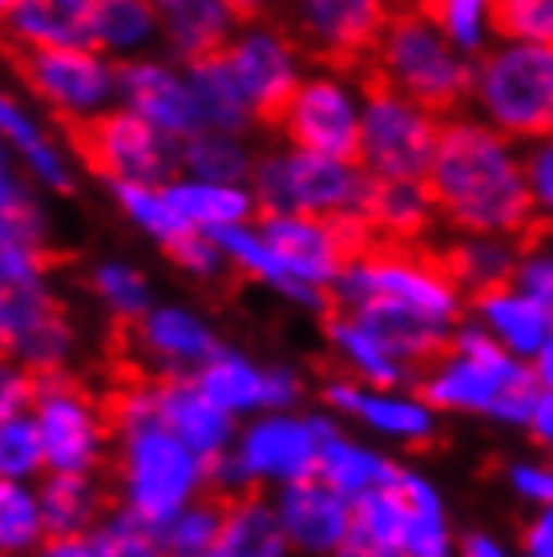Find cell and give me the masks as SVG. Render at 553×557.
Listing matches in <instances>:
<instances>
[{
  "mask_svg": "<svg viewBox=\"0 0 553 557\" xmlns=\"http://www.w3.org/2000/svg\"><path fill=\"white\" fill-rule=\"evenodd\" d=\"M457 557H513V554L497 542V537H493V533L472 530L457 542Z\"/></svg>",
  "mask_w": 553,
  "mask_h": 557,
  "instance_id": "obj_44",
  "label": "cell"
},
{
  "mask_svg": "<svg viewBox=\"0 0 553 557\" xmlns=\"http://www.w3.org/2000/svg\"><path fill=\"white\" fill-rule=\"evenodd\" d=\"M94 292L118 315H146V278L138 271H130V267H101L94 275Z\"/></svg>",
  "mask_w": 553,
  "mask_h": 557,
  "instance_id": "obj_37",
  "label": "cell"
},
{
  "mask_svg": "<svg viewBox=\"0 0 553 557\" xmlns=\"http://www.w3.org/2000/svg\"><path fill=\"white\" fill-rule=\"evenodd\" d=\"M335 557H401V554H392L384 545H372L368 537H360V533H347V542L335 549Z\"/></svg>",
  "mask_w": 553,
  "mask_h": 557,
  "instance_id": "obj_48",
  "label": "cell"
},
{
  "mask_svg": "<svg viewBox=\"0 0 553 557\" xmlns=\"http://www.w3.org/2000/svg\"><path fill=\"white\" fill-rule=\"evenodd\" d=\"M222 9L235 16V25H250V28H263L271 25L283 9V0H222Z\"/></svg>",
  "mask_w": 553,
  "mask_h": 557,
  "instance_id": "obj_43",
  "label": "cell"
},
{
  "mask_svg": "<svg viewBox=\"0 0 553 557\" xmlns=\"http://www.w3.org/2000/svg\"><path fill=\"white\" fill-rule=\"evenodd\" d=\"M73 348L70 307L37 287V278H0V356L25 368L65 363Z\"/></svg>",
  "mask_w": 553,
  "mask_h": 557,
  "instance_id": "obj_11",
  "label": "cell"
},
{
  "mask_svg": "<svg viewBox=\"0 0 553 557\" xmlns=\"http://www.w3.org/2000/svg\"><path fill=\"white\" fill-rule=\"evenodd\" d=\"M255 219L267 214H360L372 195V174L319 153H267L255 162Z\"/></svg>",
  "mask_w": 553,
  "mask_h": 557,
  "instance_id": "obj_8",
  "label": "cell"
},
{
  "mask_svg": "<svg viewBox=\"0 0 553 557\" xmlns=\"http://www.w3.org/2000/svg\"><path fill=\"white\" fill-rule=\"evenodd\" d=\"M533 372H538L541 388L553 392V332H550V339H545V348L533 356Z\"/></svg>",
  "mask_w": 553,
  "mask_h": 557,
  "instance_id": "obj_49",
  "label": "cell"
},
{
  "mask_svg": "<svg viewBox=\"0 0 553 557\" xmlns=\"http://www.w3.org/2000/svg\"><path fill=\"white\" fill-rule=\"evenodd\" d=\"M210 557H291V542L279 525L275 505L263 502V485L243 488L235 497Z\"/></svg>",
  "mask_w": 553,
  "mask_h": 557,
  "instance_id": "obj_24",
  "label": "cell"
},
{
  "mask_svg": "<svg viewBox=\"0 0 553 557\" xmlns=\"http://www.w3.org/2000/svg\"><path fill=\"white\" fill-rule=\"evenodd\" d=\"M198 384L226 412L243 408H287L299 396V380L291 372H259L238 356H219L198 368Z\"/></svg>",
  "mask_w": 553,
  "mask_h": 557,
  "instance_id": "obj_20",
  "label": "cell"
},
{
  "mask_svg": "<svg viewBox=\"0 0 553 557\" xmlns=\"http://www.w3.org/2000/svg\"><path fill=\"white\" fill-rule=\"evenodd\" d=\"M158 9L150 0H97L94 9V49H118L150 37Z\"/></svg>",
  "mask_w": 553,
  "mask_h": 557,
  "instance_id": "obj_32",
  "label": "cell"
},
{
  "mask_svg": "<svg viewBox=\"0 0 553 557\" xmlns=\"http://www.w3.org/2000/svg\"><path fill=\"white\" fill-rule=\"evenodd\" d=\"M0 129L9 134V138L16 141V150L25 153L28 162L37 166V174H41L45 182H53V190H61V195H70V174L61 170V162L53 158V150H49V141L37 134V129L28 126V117L21 110H16L9 98H0Z\"/></svg>",
  "mask_w": 553,
  "mask_h": 557,
  "instance_id": "obj_36",
  "label": "cell"
},
{
  "mask_svg": "<svg viewBox=\"0 0 553 557\" xmlns=\"http://www.w3.org/2000/svg\"><path fill=\"white\" fill-rule=\"evenodd\" d=\"M37 557H97L89 537H49Z\"/></svg>",
  "mask_w": 553,
  "mask_h": 557,
  "instance_id": "obj_46",
  "label": "cell"
},
{
  "mask_svg": "<svg viewBox=\"0 0 553 557\" xmlns=\"http://www.w3.org/2000/svg\"><path fill=\"white\" fill-rule=\"evenodd\" d=\"M182 170L198 174L202 182H219V186H235L243 178H255V162L247 150L238 146L231 134H214V129H198L191 138L179 141Z\"/></svg>",
  "mask_w": 553,
  "mask_h": 557,
  "instance_id": "obj_30",
  "label": "cell"
},
{
  "mask_svg": "<svg viewBox=\"0 0 553 557\" xmlns=\"http://www.w3.org/2000/svg\"><path fill=\"white\" fill-rule=\"evenodd\" d=\"M526 429L533 432V441H538L541 448H553V392H541V400H538V408H533V417H529Z\"/></svg>",
  "mask_w": 553,
  "mask_h": 557,
  "instance_id": "obj_45",
  "label": "cell"
},
{
  "mask_svg": "<svg viewBox=\"0 0 553 557\" xmlns=\"http://www.w3.org/2000/svg\"><path fill=\"white\" fill-rule=\"evenodd\" d=\"M425 190L453 235L509 238L521 255L553 235L533 207L526 162L513 153V141L469 113L444 117Z\"/></svg>",
  "mask_w": 553,
  "mask_h": 557,
  "instance_id": "obj_1",
  "label": "cell"
},
{
  "mask_svg": "<svg viewBox=\"0 0 553 557\" xmlns=\"http://www.w3.org/2000/svg\"><path fill=\"white\" fill-rule=\"evenodd\" d=\"M509 485L513 493L529 502L533 509L541 505H553V465H533V460H521L509 469Z\"/></svg>",
  "mask_w": 553,
  "mask_h": 557,
  "instance_id": "obj_40",
  "label": "cell"
},
{
  "mask_svg": "<svg viewBox=\"0 0 553 557\" xmlns=\"http://www.w3.org/2000/svg\"><path fill=\"white\" fill-rule=\"evenodd\" d=\"M45 542L49 537H89L106 513H118V493L101 473H49L41 493Z\"/></svg>",
  "mask_w": 553,
  "mask_h": 557,
  "instance_id": "obj_18",
  "label": "cell"
},
{
  "mask_svg": "<svg viewBox=\"0 0 553 557\" xmlns=\"http://www.w3.org/2000/svg\"><path fill=\"white\" fill-rule=\"evenodd\" d=\"M401 4H408V9H413V0H401Z\"/></svg>",
  "mask_w": 553,
  "mask_h": 557,
  "instance_id": "obj_52",
  "label": "cell"
},
{
  "mask_svg": "<svg viewBox=\"0 0 553 557\" xmlns=\"http://www.w3.org/2000/svg\"><path fill=\"white\" fill-rule=\"evenodd\" d=\"M162 195L198 231H207V226L210 231H222V226H235L247 214H255V202L238 186H219V182H174Z\"/></svg>",
  "mask_w": 553,
  "mask_h": 557,
  "instance_id": "obj_28",
  "label": "cell"
},
{
  "mask_svg": "<svg viewBox=\"0 0 553 557\" xmlns=\"http://www.w3.org/2000/svg\"><path fill=\"white\" fill-rule=\"evenodd\" d=\"M513 287L521 295H529L553 323V247L550 243H541V247L521 255L517 275H513Z\"/></svg>",
  "mask_w": 553,
  "mask_h": 557,
  "instance_id": "obj_38",
  "label": "cell"
},
{
  "mask_svg": "<svg viewBox=\"0 0 553 557\" xmlns=\"http://www.w3.org/2000/svg\"><path fill=\"white\" fill-rule=\"evenodd\" d=\"M493 33L553 49V0H493Z\"/></svg>",
  "mask_w": 553,
  "mask_h": 557,
  "instance_id": "obj_34",
  "label": "cell"
},
{
  "mask_svg": "<svg viewBox=\"0 0 553 557\" xmlns=\"http://www.w3.org/2000/svg\"><path fill=\"white\" fill-rule=\"evenodd\" d=\"M0 57L49 110L85 113L106 98L113 85V61L106 65L97 49L77 45H37L0 28Z\"/></svg>",
  "mask_w": 553,
  "mask_h": 557,
  "instance_id": "obj_10",
  "label": "cell"
},
{
  "mask_svg": "<svg viewBox=\"0 0 553 557\" xmlns=\"http://www.w3.org/2000/svg\"><path fill=\"white\" fill-rule=\"evenodd\" d=\"M226 57H231V70L238 77V89L247 98L255 126L267 129V134H279L287 122L291 101L304 85V77L295 73V61H299L295 49L279 37L275 28L263 25L231 41Z\"/></svg>",
  "mask_w": 553,
  "mask_h": 557,
  "instance_id": "obj_12",
  "label": "cell"
},
{
  "mask_svg": "<svg viewBox=\"0 0 553 557\" xmlns=\"http://www.w3.org/2000/svg\"><path fill=\"white\" fill-rule=\"evenodd\" d=\"M89 542H94L97 557H167L158 530L146 525L142 517H134L130 509L110 513V521H101L89 533Z\"/></svg>",
  "mask_w": 553,
  "mask_h": 557,
  "instance_id": "obj_33",
  "label": "cell"
},
{
  "mask_svg": "<svg viewBox=\"0 0 553 557\" xmlns=\"http://www.w3.org/2000/svg\"><path fill=\"white\" fill-rule=\"evenodd\" d=\"M25 202H28V195L13 182V174H9V166H4V153H0V219H9V214L21 210Z\"/></svg>",
  "mask_w": 553,
  "mask_h": 557,
  "instance_id": "obj_47",
  "label": "cell"
},
{
  "mask_svg": "<svg viewBox=\"0 0 553 557\" xmlns=\"http://www.w3.org/2000/svg\"><path fill=\"white\" fill-rule=\"evenodd\" d=\"M167 557H194V554H167Z\"/></svg>",
  "mask_w": 553,
  "mask_h": 557,
  "instance_id": "obj_51",
  "label": "cell"
},
{
  "mask_svg": "<svg viewBox=\"0 0 553 557\" xmlns=\"http://www.w3.org/2000/svg\"><path fill=\"white\" fill-rule=\"evenodd\" d=\"M275 513L291 549L307 557H335L352 533V502L340 497L319 473L283 485Z\"/></svg>",
  "mask_w": 553,
  "mask_h": 557,
  "instance_id": "obj_14",
  "label": "cell"
},
{
  "mask_svg": "<svg viewBox=\"0 0 553 557\" xmlns=\"http://www.w3.org/2000/svg\"><path fill=\"white\" fill-rule=\"evenodd\" d=\"M316 473L323 476L340 497H347V502L356 505L364 493L388 485L392 476L401 473V465H392V460L380 457V453H372V448L352 445V441H344V436H335L332 432V436H328V445L319 448Z\"/></svg>",
  "mask_w": 553,
  "mask_h": 557,
  "instance_id": "obj_27",
  "label": "cell"
},
{
  "mask_svg": "<svg viewBox=\"0 0 553 557\" xmlns=\"http://www.w3.org/2000/svg\"><path fill=\"white\" fill-rule=\"evenodd\" d=\"M413 9L441 33L448 45L477 61L493 37V0H413Z\"/></svg>",
  "mask_w": 553,
  "mask_h": 557,
  "instance_id": "obj_29",
  "label": "cell"
},
{
  "mask_svg": "<svg viewBox=\"0 0 553 557\" xmlns=\"http://www.w3.org/2000/svg\"><path fill=\"white\" fill-rule=\"evenodd\" d=\"M113 85L130 101V110L142 113L158 134L182 141L202 129L191 85H182L162 65H150V61H113Z\"/></svg>",
  "mask_w": 553,
  "mask_h": 557,
  "instance_id": "obj_17",
  "label": "cell"
},
{
  "mask_svg": "<svg viewBox=\"0 0 553 557\" xmlns=\"http://www.w3.org/2000/svg\"><path fill=\"white\" fill-rule=\"evenodd\" d=\"M360 166L380 182H420L429 178L441 117L404 101L376 77H360Z\"/></svg>",
  "mask_w": 553,
  "mask_h": 557,
  "instance_id": "obj_9",
  "label": "cell"
},
{
  "mask_svg": "<svg viewBox=\"0 0 553 557\" xmlns=\"http://www.w3.org/2000/svg\"><path fill=\"white\" fill-rule=\"evenodd\" d=\"M432 412H472L505 424H529L541 400V380L526 360L497 344V335L477 320H460L453 348L437 368L413 384Z\"/></svg>",
  "mask_w": 553,
  "mask_h": 557,
  "instance_id": "obj_2",
  "label": "cell"
},
{
  "mask_svg": "<svg viewBox=\"0 0 553 557\" xmlns=\"http://www.w3.org/2000/svg\"><path fill=\"white\" fill-rule=\"evenodd\" d=\"M94 9L97 0H13V9L0 13V28L37 45L94 49Z\"/></svg>",
  "mask_w": 553,
  "mask_h": 557,
  "instance_id": "obj_22",
  "label": "cell"
},
{
  "mask_svg": "<svg viewBox=\"0 0 553 557\" xmlns=\"http://www.w3.org/2000/svg\"><path fill=\"white\" fill-rule=\"evenodd\" d=\"M97 473L110 481L118 505L162 530L202 485V465L179 436L162 424H146L110 448Z\"/></svg>",
  "mask_w": 553,
  "mask_h": 557,
  "instance_id": "obj_7",
  "label": "cell"
},
{
  "mask_svg": "<svg viewBox=\"0 0 553 557\" xmlns=\"http://www.w3.org/2000/svg\"><path fill=\"white\" fill-rule=\"evenodd\" d=\"M526 178L533 190V207H538L541 223L553 231V138L533 141V150L526 153Z\"/></svg>",
  "mask_w": 553,
  "mask_h": 557,
  "instance_id": "obj_39",
  "label": "cell"
},
{
  "mask_svg": "<svg viewBox=\"0 0 553 557\" xmlns=\"http://www.w3.org/2000/svg\"><path fill=\"white\" fill-rule=\"evenodd\" d=\"M0 557H4V554H0Z\"/></svg>",
  "mask_w": 553,
  "mask_h": 557,
  "instance_id": "obj_53",
  "label": "cell"
},
{
  "mask_svg": "<svg viewBox=\"0 0 553 557\" xmlns=\"http://www.w3.org/2000/svg\"><path fill=\"white\" fill-rule=\"evenodd\" d=\"M469 106L501 138H553V49L526 41L489 45L472 61Z\"/></svg>",
  "mask_w": 553,
  "mask_h": 557,
  "instance_id": "obj_5",
  "label": "cell"
},
{
  "mask_svg": "<svg viewBox=\"0 0 553 557\" xmlns=\"http://www.w3.org/2000/svg\"><path fill=\"white\" fill-rule=\"evenodd\" d=\"M41 469H49L41 429L21 417L0 420V481H21Z\"/></svg>",
  "mask_w": 553,
  "mask_h": 557,
  "instance_id": "obj_35",
  "label": "cell"
},
{
  "mask_svg": "<svg viewBox=\"0 0 553 557\" xmlns=\"http://www.w3.org/2000/svg\"><path fill=\"white\" fill-rule=\"evenodd\" d=\"M332 424L328 420H263L247 432V441L238 448V465L243 473L255 476L259 485L263 481H299V476H311L319 465V448L328 445L332 436Z\"/></svg>",
  "mask_w": 553,
  "mask_h": 557,
  "instance_id": "obj_15",
  "label": "cell"
},
{
  "mask_svg": "<svg viewBox=\"0 0 553 557\" xmlns=\"http://www.w3.org/2000/svg\"><path fill=\"white\" fill-rule=\"evenodd\" d=\"M279 134L295 150L360 166V110L340 77H307Z\"/></svg>",
  "mask_w": 553,
  "mask_h": 557,
  "instance_id": "obj_13",
  "label": "cell"
},
{
  "mask_svg": "<svg viewBox=\"0 0 553 557\" xmlns=\"http://www.w3.org/2000/svg\"><path fill=\"white\" fill-rule=\"evenodd\" d=\"M33 545H45L41 502L16 481H0V554L13 557Z\"/></svg>",
  "mask_w": 553,
  "mask_h": 557,
  "instance_id": "obj_31",
  "label": "cell"
},
{
  "mask_svg": "<svg viewBox=\"0 0 553 557\" xmlns=\"http://www.w3.org/2000/svg\"><path fill=\"white\" fill-rule=\"evenodd\" d=\"M162 429L174 432L198 460H207L226 453L231 417L202 392L198 372H174L162 388Z\"/></svg>",
  "mask_w": 553,
  "mask_h": 557,
  "instance_id": "obj_19",
  "label": "cell"
},
{
  "mask_svg": "<svg viewBox=\"0 0 553 557\" xmlns=\"http://www.w3.org/2000/svg\"><path fill=\"white\" fill-rule=\"evenodd\" d=\"M61 138L70 141L89 174L113 182V186H153L167 190L182 174L179 138H167L134 110H101L73 113L49 110Z\"/></svg>",
  "mask_w": 553,
  "mask_h": 557,
  "instance_id": "obj_4",
  "label": "cell"
},
{
  "mask_svg": "<svg viewBox=\"0 0 553 557\" xmlns=\"http://www.w3.org/2000/svg\"><path fill=\"white\" fill-rule=\"evenodd\" d=\"M469 320H477L481 327L497 335V344L517 360H529L545 348L553 323L529 295H521L517 287H497V292H484L477 299H469Z\"/></svg>",
  "mask_w": 553,
  "mask_h": 557,
  "instance_id": "obj_21",
  "label": "cell"
},
{
  "mask_svg": "<svg viewBox=\"0 0 553 557\" xmlns=\"http://www.w3.org/2000/svg\"><path fill=\"white\" fill-rule=\"evenodd\" d=\"M158 9V21L167 25L170 41L186 65L207 61L231 45V21L222 0H150Z\"/></svg>",
  "mask_w": 553,
  "mask_h": 557,
  "instance_id": "obj_26",
  "label": "cell"
},
{
  "mask_svg": "<svg viewBox=\"0 0 553 557\" xmlns=\"http://www.w3.org/2000/svg\"><path fill=\"white\" fill-rule=\"evenodd\" d=\"M323 376V400L340 412L368 420L372 429L408 441V445H429L437 436V412L425 400H408V396H388V392H368L356 376H347L335 360L319 363Z\"/></svg>",
  "mask_w": 553,
  "mask_h": 557,
  "instance_id": "obj_16",
  "label": "cell"
},
{
  "mask_svg": "<svg viewBox=\"0 0 553 557\" xmlns=\"http://www.w3.org/2000/svg\"><path fill=\"white\" fill-rule=\"evenodd\" d=\"M396 488L404 505V557H457V537L441 493L413 469H401Z\"/></svg>",
  "mask_w": 553,
  "mask_h": 557,
  "instance_id": "obj_25",
  "label": "cell"
},
{
  "mask_svg": "<svg viewBox=\"0 0 553 557\" xmlns=\"http://www.w3.org/2000/svg\"><path fill=\"white\" fill-rule=\"evenodd\" d=\"M360 77L384 82L404 101L437 113L441 122L469 110L472 98V61L457 45L444 41L416 9H396L380 37L372 65Z\"/></svg>",
  "mask_w": 553,
  "mask_h": 557,
  "instance_id": "obj_3",
  "label": "cell"
},
{
  "mask_svg": "<svg viewBox=\"0 0 553 557\" xmlns=\"http://www.w3.org/2000/svg\"><path fill=\"white\" fill-rule=\"evenodd\" d=\"M21 408H33V384L25 368H13L9 356H0V420H13Z\"/></svg>",
  "mask_w": 553,
  "mask_h": 557,
  "instance_id": "obj_41",
  "label": "cell"
},
{
  "mask_svg": "<svg viewBox=\"0 0 553 557\" xmlns=\"http://www.w3.org/2000/svg\"><path fill=\"white\" fill-rule=\"evenodd\" d=\"M13 9V0H0V13H9Z\"/></svg>",
  "mask_w": 553,
  "mask_h": 557,
  "instance_id": "obj_50",
  "label": "cell"
},
{
  "mask_svg": "<svg viewBox=\"0 0 553 557\" xmlns=\"http://www.w3.org/2000/svg\"><path fill=\"white\" fill-rule=\"evenodd\" d=\"M401 0H283L271 21L299 61L323 65L340 77H360L372 65L380 37Z\"/></svg>",
  "mask_w": 553,
  "mask_h": 557,
  "instance_id": "obj_6",
  "label": "cell"
},
{
  "mask_svg": "<svg viewBox=\"0 0 553 557\" xmlns=\"http://www.w3.org/2000/svg\"><path fill=\"white\" fill-rule=\"evenodd\" d=\"M521 557H553V505H541L521 533Z\"/></svg>",
  "mask_w": 553,
  "mask_h": 557,
  "instance_id": "obj_42",
  "label": "cell"
},
{
  "mask_svg": "<svg viewBox=\"0 0 553 557\" xmlns=\"http://www.w3.org/2000/svg\"><path fill=\"white\" fill-rule=\"evenodd\" d=\"M226 49H231V45H226ZM226 49L207 57V61L186 65V73H191V94H194V106H198L202 129L238 138L255 117H250V106H247V98H243V89H238V77H235V70H231Z\"/></svg>",
  "mask_w": 553,
  "mask_h": 557,
  "instance_id": "obj_23",
  "label": "cell"
}]
</instances>
